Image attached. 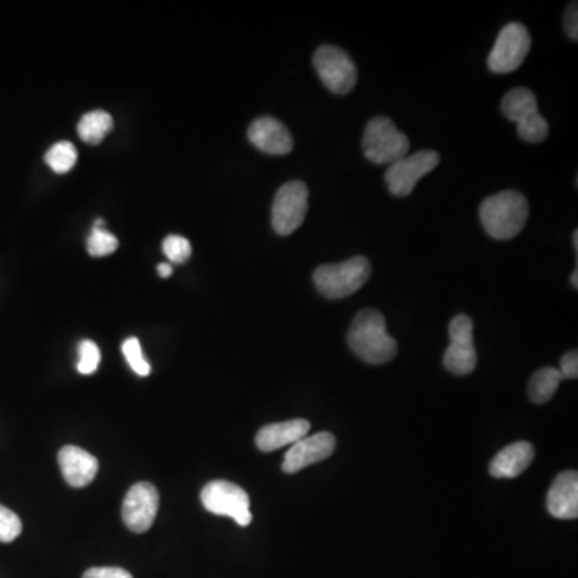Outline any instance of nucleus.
Instances as JSON below:
<instances>
[{
  "label": "nucleus",
  "mask_w": 578,
  "mask_h": 578,
  "mask_svg": "<svg viewBox=\"0 0 578 578\" xmlns=\"http://www.w3.org/2000/svg\"><path fill=\"white\" fill-rule=\"evenodd\" d=\"M347 342L351 351L370 365H384L397 355V342L387 333L386 318L375 309L360 310L349 328Z\"/></svg>",
  "instance_id": "nucleus-1"
},
{
  "label": "nucleus",
  "mask_w": 578,
  "mask_h": 578,
  "mask_svg": "<svg viewBox=\"0 0 578 578\" xmlns=\"http://www.w3.org/2000/svg\"><path fill=\"white\" fill-rule=\"evenodd\" d=\"M530 206L526 196L505 190L482 201L479 209L482 227L493 240H513L526 227Z\"/></svg>",
  "instance_id": "nucleus-2"
},
{
  "label": "nucleus",
  "mask_w": 578,
  "mask_h": 578,
  "mask_svg": "<svg viewBox=\"0 0 578 578\" xmlns=\"http://www.w3.org/2000/svg\"><path fill=\"white\" fill-rule=\"evenodd\" d=\"M371 275V264L365 256H355L339 264L320 265L314 272L315 288L326 299L349 298L357 293Z\"/></svg>",
  "instance_id": "nucleus-3"
},
{
  "label": "nucleus",
  "mask_w": 578,
  "mask_h": 578,
  "mask_svg": "<svg viewBox=\"0 0 578 578\" xmlns=\"http://www.w3.org/2000/svg\"><path fill=\"white\" fill-rule=\"evenodd\" d=\"M362 147L363 153L371 163L391 166L407 156L410 140L395 127L392 119L376 116L370 119L365 127Z\"/></svg>",
  "instance_id": "nucleus-4"
},
{
  "label": "nucleus",
  "mask_w": 578,
  "mask_h": 578,
  "mask_svg": "<svg viewBox=\"0 0 578 578\" xmlns=\"http://www.w3.org/2000/svg\"><path fill=\"white\" fill-rule=\"evenodd\" d=\"M307 211H309V188L299 180L288 182L280 187L273 200V230L280 237H289L304 224Z\"/></svg>",
  "instance_id": "nucleus-5"
},
{
  "label": "nucleus",
  "mask_w": 578,
  "mask_h": 578,
  "mask_svg": "<svg viewBox=\"0 0 578 578\" xmlns=\"http://www.w3.org/2000/svg\"><path fill=\"white\" fill-rule=\"evenodd\" d=\"M314 66L323 86L336 95H346L357 84V66L344 50L336 45H322L314 53Z\"/></svg>",
  "instance_id": "nucleus-6"
},
{
  "label": "nucleus",
  "mask_w": 578,
  "mask_h": 578,
  "mask_svg": "<svg viewBox=\"0 0 578 578\" xmlns=\"http://www.w3.org/2000/svg\"><path fill=\"white\" fill-rule=\"evenodd\" d=\"M532 45L529 29L521 23H508L498 34L497 42L487 58L490 71L497 74H508L521 68L526 62Z\"/></svg>",
  "instance_id": "nucleus-7"
},
{
  "label": "nucleus",
  "mask_w": 578,
  "mask_h": 578,
  "mask_svg": "<svg viewBox=\"0 0 578 578\" xmlns=\"http://www.w3.org/2000/svg\"><path fill=\"white\" fill-rule=\"evenodd\" d=\"M201 503L209 513L232 517L238 526L248 527L253 521L248 493L232 482H209L201 492Z\"/></svg>",
  "instance_id": "nucleus-8"
},
{
  "label": "nucleus",
  "mask_w": 578,
  "mask_h": 578,
  "mask_svg": "<svg viewBox=\"0 0 578 578\" xmlns=\"http://www.w3.org/2000/svg\"><path fill=\"white\" fill-rule=\"evenodd\" d=\"M439 163V153L432 150H421L415 155L399 159L397 163L389 166L384 176L389 192L399 198L412 195L416 184L431 174Z\"/></svg>",
  "instance_id": "nucleus-9"
},
{
  "label": "nucleus",
  "mask_w": 578,
  "mask_h": 578,
  "mask_svg": "<svg viewBox=\"0 0 578 578\" xmlns=\"http://www.w3.org/2000/svg\"><path fill=\"white\" fill-rule=\"evenodd\" d=\"M448 334L450 346L444 355L445 368L453 375H471L477 365L473 320L468 315H456L448 326Z\"/></svg>",
  "instance_id": "nucleus-10"
},
{
  "label": "nucleus",
  "mask_w": 578,
  "mask_h": 578,
  "mask_svg": "<svg viewBox=\"0 0 578 578\" xmlns=\"http://www.w3.org/2000/svg\"><path fill=\"white\" fill-rule=\"evenodd\" d=\"M159 508V495L155 485L139 482L132 485L126 493L123 503V519L127 529L134 534H143L150 530L155 522Z\"/></svg>",
  "instance_id": "nucleus-11"
},
{
  "label": "nucleus",
  "mask_w": 578,
  "mask_h": 578,
  "mask_svg": "<svg viewBox=\"0 0 578 578\" xmlns=\"http://www.w3.org/2000/svg\"><path fill=\"white\" fill-rule=\"evenodd\" d=\"M336 437L330 432H318L315 436L304 437L289 448L283 460V471L296 474L307 466L315 465L333 455Z\"/></svg>",
  "instance_id": "nucleus-12"
},
{
  "label": "nucleus",
  "mask_w": 578,
  "mask_h": 578,
  "mask_svg": "<svg viewBox=\"0 0 578 578\" xmlns=\"http://www.w3.org/2000/svg\"><path fill=\"white\" fill-rule=\"evenodd\" d=\"M248 139L257 150L264 151L267 155L285 156L291 153L294 147L291 132L286 129L285 124L272 116L254 119L248 129Z\"/></svg>",
  "instance_id": "nucleus-13"
},
{
  "label": "nucleus",
  "mask_w": 578,
  "mask_h": 578,
  "mask_svg": "<svg viewBox=\"0 0 578 578\" xmlns=\"http://www.w3.org/2000/svg\"><path fill=\"white\" fill-rule=\"evenodd\" d=\"M546 506L551 516L562 521L578 517V474L577 471H564L554 479Z\"/></svg>",
  "instance_id": "nucleus-14"
},
{
  "label": "nucleus",
  "mask_w": 578,
  "mask_h": 578,
  "mask_svg": "<svg viewBox=\"0 0 578 578\" xmlns=\"http://www.w3.org/2000/svg\"><path fill=\"white\" fill-rule=\"evenodd\" d=\"M58 465L65 481L76 489L89 485L98 473L97 458L76 445H66L60 450Z\"/></svg>",
  "instance_id": "nucleus-15"
},
{
  "label": "nucleus",
  "mask_w": 578,
  "mask_h": 578,
  "mask_svg": "<svg viewBox=\"0 0 578 578\" xmlns=\"http://www.w3.org/2000/svg\"><path fill=\"white\" fill-rule=\"evenodd\" d=\"M310 423L306 420H289L285 423L267 424L257 432L256 445L261 452H275L286 445H294L307 437Z\"/></svg>",
  "instance_id": "nucleus-16"
},
{
  "label": "nucleus",
  "mask_w": 578,
  "mask_h": 578,
  "mask_svg": "<svg viewBox=\"0 0 578 578\" xmlns=\"http://www.w3.org/2000/svg\"><path fill=\"white\" fill-rule=\"evenodd\" d=\"M535 450L529 442H516L508 445L493 458L490 474L497 479H513L521 476L534 461Z\"/></svg>",
  "instance_id": "nucleus-17"
},
{
  "label": "nucleus",
  "mask_w": 578,
  "mask_h": 578,
  "mask_svg": "<svg viewBox=\"0 0 578 578\" xmlns=\"http://www.w3.org/2000/svg\"><path fill=\"white\" fill-rule=\"evenodd\" d=\"M501 110H503L506 118L516 123L517 126L530 123L532 119L540 116L537 97L527 87H516V89L509 90L508 94L503 97Z\"/></svg>",
  "instance_id": "nucleus-18"
},
{
  "label": "nucleus",
  "mask_w": 578,
  "mask_h": 578,
  "mask_svg": "<svg viewBox=\"0 0 578 578\" xmlns=\"http://www.w3.org/2000/svg\"><path fill=\"white\" fill-rule=\"evenodd\" d=\"M113 129V118L106 111L97 110L84 114L78 124L81 139L89 145H98Z\"/></svg>",
  "instance_id": "nucleus-19"
},
{
  "label": "nucleus",
  "mask_w": 578,
  "mask_h": 578,
  "mask_svg": "<svg viewBox=\"0 0 578 578\" xmlns=\"http://www.w3.org/2000/svg\"><path fill=\"white\" fill-rule=\"evenodd\" d=\"M562 376L558 368L545 367L538 370L529 383V397L530 400L538 405L550 402L553 395L558 391L559 384H561Z\"/></svg>",
  "instance_id": "nucleus-20"
},
{
  "label": "nucleus",
  "mask_w": 578,
  "mask_h": 578,
  "mask_svg": "<svg viewBox=\"0 0 578 578\" xmlns=\"http://www.w3.org/2000/svg\"><path fill=\"white\" fill-rule=\"evenodd\" d=\"M76 161H78V150L70 142L55 143L45 155V163L49 164L50 169L57 174L70 172Z\"/></svg>",
  "instance_id": "nucleus-21"
},
{
  "label": "nucleus",
  "mask_w": 578,
  "mask_h": 578,
  "mask_svg": "<svg viewBox=\"0 0 578 578\" xmlns=\"http://www.w3.org/2000/svg\"><path fill=\"white\" fill-rule=\"evenodd\" d=\"M118 238L113 233L108 232L103 227L92 228L89 240H87V251L90 256L105 257L113 254L118 249Z\"/></svg>",
  "instance_id": "nucleus-22"
},
{
  "label": "nucleus",
  "mask_w": 578,
  "mask_h": 578,
  "mask_svg": "<svg viewBox=\"0 0 578 578\" xmlns=\"http://www.w3.org/2000/svg\"><path fill=\"white\" fill-rule=\"evenodd\" d=\"M123 354L126 357L129 367L139 376L150 375V363L143 357L142 346H140L139 339L129 338L124 341Z\"/></svg>",
  "instance_id": "nucleus-23"
},
{
  "label": "nucleus",
  "mask_w": 578,
  "mask_h": 578,
  "mask_svg": "<svg viewBox=\"0 0 578 578\" xmlns=\"http://www.w3.org/2000/svg\"><path fill=\"white\" fill-rule=\"evenodd\" d=\"M163 251L169 261L174 264H184L192 256L190 241L180 235H169L163 243Z\"/></svg>",
  "instance_id": "nucleus-24"
},
{
  "label": "nucleus",
  "mask_w": 578,
  "mask_h": 578,
  "mask_svg": "<svg viewBox=\"0 0 578 578\" xmlns=\"http://www.w3.org/2000/svg\"><path fill=\"white\" fill-rule=\"evenodd\" d=\"M100 349L92 341H82L79 344V363L78 371L81 375H94L100 365Z\"/></svg>",
  "instance_id": "nucleus-25"
},
{
  "label": "nucleus",
  "mask_w": 578,
  "mask_h": 578,
  "mask_svg": "<svg viewBox=\"0 0 578 578\" xmlns=\"http://www.w3.org/2000/svg\"><path fill=\"white\" fill-rule=\"evenodd\" d=\"M23 524L12 509L0 505V542L10 543L20 537Z\"/></svg>",
  "instance_id": "nucleus-26"
},
{
  "label": "nucleus",
  "mask_w": 578,
  "mask_h": 578,
  "mask_svg": "<svg viewBox=\"0 0 578 578\" xmlns=\"http://www.w3.org/2000/svg\"><path fill=\"white\" fill-rule=\"evenodd\" d=\"M82 578H134L121 567H94L87 570Z\"/></svg>",
  "instance_id": "nucleus-27"
},
{
  "label": "nucleus",
  "mask_w": 578,
  "mask_h": 578,
  "mask_svg": "<svg viewBox=\"0 0 578 578\" xmlns=\"http://www.w3.org/2000/svg\"><path fill=\"white\" fill-rule=\"evenodd\" d=\"M562 379H577L578 376V354L577 351L567 352L561 359V368H558Z\"/></svg>",
  "instance_id": "nucleus-28"
},
{
  "label": "nucleus",
  "mask_w": 578,
  "mask_h": 578,
  "mask_svg": "<svg viewBox=\"0 0 578 578\" xmlns=\"http://www.w3.org/2000/svg\"><path fill=\"white\" fill-rule=\"evenodd\" d=\"M566 31L567 36L570 39L577 41L578 39V15H577V2H572V4L567 7L566 12Z\"/></svg>",
  "instance_id": "nucleus-29"
},
{
  "label": "nucleus",
  "mask_w": 578,
  "mask_h": 578,
  "mask_svg": "<svg viewBox=\"0 0 578 578\" xmlns=\"http://www.w3.org/2000/svg\"><path fill=\"white\" fill-rule=\"evenodd\" d=\"M158 272L159 275L163 278L171 277L172 275V267L171 264H159L158 265Z\"/></svg>",
  "instance_id": "nucleus-30"
},
{
  "label": "nucleus",
  "mask_w": 578,
  "mask_h": 578,
  "mask_svg": "<svg viewBox=\"0 0 578 578\" xmlns=\"http://www.w3.org/2000/svg\"><path fill=\"white\" fill-rule=\"evenodd\" d=\"M570 283L574 285V288H578V265L575 267L574 273H572V277H570Z\"/></svg>",
  "instance_id": "nucleus-31"
},
{
  "label": "nucleus",
  "mask_w": 578,
  "mask_h": 578,
  "mask_svg": "<svg viewBox=\"0 0 578 578\" xmlns=\"http://www.w3.org/2000/svg\"><path fill=\"white\" fill-rule=\"evenodd\" d=\"M572 241H574L575 256H578V230H575Z\"/></svg>",
  "instance_id": "nucleus-32"
}]
</instances>
